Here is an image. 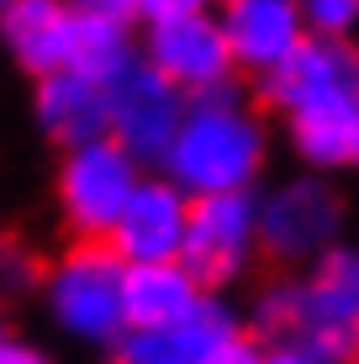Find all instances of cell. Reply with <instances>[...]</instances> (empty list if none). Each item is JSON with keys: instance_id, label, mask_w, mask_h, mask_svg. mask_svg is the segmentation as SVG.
Segmentation results:
<instances>
[{"instance_id": "6da1fadb", "label": "cell", "mask_w": 359, "mask_h": 364, "mask_svg": "<svg viewBox=\"0 0 359 364\" xmlns=\"http://www.w3.org/2000/svg\"><path fill=\"white\" fill-rule=\"evenodd\" d=\"M259 100L280 122V137L301 169H349L359 137V43L306 32L291 58L259 74Z\"/></svg>"}, {"instance_id": "7a4b0ae2", "label": "cell", "mask_w": 359, "mask_h": 364, "mask_svg": "<svg viewBox=\"0 0 359 364\" xmlns=\"http://www.w3.org/2000/svg\"><path fill=\"white\" fill-rule=\"evenodd\" d=\"M269 154H275V127L232 80L222 90L191 95V106H185L180 127L154 169L169 174L185 196L259 191Z\"/></svg>"}, {"instance_id": "3957f363", "label": "cell", "mask_w": 359, "mask_h": 364, "mask_svg": "<svg viewBox=\"0 0 359 364\" xmlns=\"http://www.w3.org/2000/svg\"><path fill=\"white\" fill-rule=\"evenodd\" d=\"M122 259L111 254L106 237H69L53 259H43L32 301L43 306L48 328L64 343L106 354L122 333H127V311H122Z\"/></svg>"}, {"instance_id": "277c9868", "label": "cell", "mask_w": 359, "mask_h": 364, "mask_svg": "<svg viewBox=\"0 0 359 364\" xmlns=\"http://www.w3.org/2000/svg\"><path fill=\"white\" fill-rule=\"evenodd\" d=\"M343 232H349V200L333 185V174L296 169L275 185H259V259L280 269H306Z\"/></svg>"}, {"instance_id": "5b68a950", "label": "cell", "mask_w": 359, "mask_h": 364, "mask_svg": "<svg viewBox=\"0 0 359 364\" xmlns=\"http://www.w3.org/2000/svg\"><path fill=\"white\" fill-rule=\"evenodd\" d=\"M296 274V328L291 338L317 364H349L359 343V243L338 237Z\"/></svg>"}, {"instance_id": "8992f818", "label": "cell", "mask_w": 359, "mask_h": 364, "mask_svg": "<svg viewBox=\"0 0 359 364\" xmlns=\"http://www.w3.org/2000/svg\"><path fill=\"white\" fill-rule=\"evenodd\" d=\"M138 180H143V164L111 132L90 137V143H74V148H58L53 211L64 222V232L69 237H106Z\"/></svg>"}, {"instance_id": "52a82bcc", "label": "cell", "mask_w": 359, "mask_h": 364, "mask_svg": "<svg viewBox=\"0 0 359 364\" xmlns=\"http://www.w3.org/2000/svg\"><path fill=\"white\" fill-rule=\"evenodd\" d=\"M180 264L201 291H232L259 264V191L191 196Z\"/></svg>"}, {"instance_id": "ba28073f", "label": "cell", "mask_w": 359, "mask_h": 364, "mask_svg": "<svg viewBox=\"0 0 359 364\" xmlns=\"http://www.w3.org/2000/svg\"><path fill=\"white\" fill-rule=\"evenodd\" d=\"M138 58H143V64H154L169 85H180L185 95H206V90H222V85L238 80V64H232V53H227L217 6L143 21Z\"/></svg>"}, {"instance_id": "9c48e42d", "label": "cell", "mask_w": 359, "mask_h": 364, "mask_svg": "<svg viewBox=\"0 0 359 364\" xmlns=\"http://www.w3.org/2000/svg\"><path fill=\"white\" fill-rule=\"evenodd\" d=\"M191 95L180 85H169L164 74L143 58H132L122 74L106 80V132L138 159L143 169H154L164 159L169 137H175Z\"/></svg>"}, {"instance_id": "30bf717a", "label": "cell", "mask_w": 359, "mask_h": 364, "mask_svg": "<svg viewBox=\"0 0 359 364\" xmlns=\"http://www.w3.org/2000/svg\"><path fill=\"white\" fill-rule=\"evenodd\" d=\"M238 333L249 328L227 291H206L201 306L169 328H127L106 348V364H212Z\"/></svg>"}, {"instance_id": "8fae6325", "label": "cell", "mask_w": 359, "mask_h": 364, "mask_svg": "<svg viewBox=\"0 0 359 364\" xmlns=\"http://www.w3.org/2000/svg\"><path fill=\"white\" fill-rule=\"evenodd\" d=\"M185 217H191V196L180 191L169 174L143 169V180L132 185L127 206L117 211L106 243L122 264H148V259H180L185 243Z\"/></svg>"}, {"instance_id": "7c38bea8", "label": "cell", "mask_w": 359, "mask_h": 364, "mask_svg": "<svg viewBox=\"0 0 359 364\" xmlns=\"http://www.w3.org/2000/svg\"><path fill=\"white\" fill-rule=\"evenodd\" d=\"M217 21L238 74H254V80L269 74L280 58H291L296 43L306 37L296 0H217Z\"/></svg>"}, {"instance_id": "4fadbf2b", "label": "cell", "mask_w": 359, "mask_h": 364, "mask_svg": "<svg viewBox=\"0 0 359 364\" xmlns=\"http://www.w3.org/2000/svg\"><path fill=\"white\" fill-rule=\"evenodd\" d=\"M74 11L80 0H11L0 11V53L27 80L69 69L74 58Z\"/></svg>"}, {"instance_id": "5bb4252c", "label": "cell", "mask_w": 359, "mask_h": 364, "mask_svg": "<svg viewBox=\"0 0 359 364\" xmlns=\"http://www.w3.org/2000/svg\"><path fill=\"white\" fill-rule=\"evenodd\" d=\"M32 127L53 148L106 137V80H90L80 69H53L32 80Z\"/></svg>"}, {"instance_id": "9a60e30c", "label": "cell", "mask_w": 359, "mask_h": 364, "mask_svg": "<svg viewBox=\"0 0 359 364\" xmlns=\"http://www.w3.org/2000/svg\"><path fill=\"white\" fill-rule=\"evenodd\" d=\"M201 285L180 259H148V264L122 269V311L127 328H169L201 306Z\"/></svg>"}, {"instance_id": "2e32d148", "label": "cell", "mask_w": 359, "mask_h": 364, "mask_svg": "<svg viewBox=\"0 0 359 364\" xmlns=\"http://www.w3.org/2000/svg\"><path fill=\"white\" fill-rule=\"evenodd\" d=\"M138 58V21L122 11L80 6L74 11V58L69 69L90 74V80H111Z\"/></svg>"}, {"instance_id": "e0dca14e", "label": "cell", "mask_w": 359, "mask_h": 364, "mask_svg": "<svg viewBox=\"0 0 359 364\" xmlns=\"http://www.w3.org/2000/svg\"><path fill=\"white\" fill-rule=\"evenodd\" d=\"M243 328H249L259 343H264V338H291V328H296V274L291 269L254 291L249 311H243Z\"/></svg>"}, {"instance_id": "ac0fdd59", "label": "cell", "mask_w": 359, "mask_h": 364, "mask_svg": "<svg viewBox=\"0 0 359 364\" xmlns=\"http://www.w3.org/2000/svg\"><path fill=\"white\" fill-rule=\"evenodd\" d=\"M37 274H43V259H37L16 232L0 228V306L27 301L37 291Z\"/></svg>"}, {"instance_id": "d6986e66", "label": "cell", "mask_w": 359, "mask_h": 364, "mask_svg": "<svg viewBox=\"0 0 359 364\" xmlns=\"http://www.w3.org/2000/svg\"><path fill=\"white\" fill-rule=\"evenodd\" d=\"M306 32L317 37H359V0H296Z\"/></svg>"}, {"instance_id": "ffe728a7", "label": "cell", "mask_w": 359, "mask_h": 364, "mask_svg": "<svg viewBox=\"0 0 359 364\" xmlns=\"http://www.w3.org/2000/svg\"><path fill=\"white\" fill-rule=\"evenodd\" d=\"M0 364H58V354L48 343H37V338L11 333L6 343H0Z\"/></svg>"}, {"instance_id": "44dd1931", "label": "cell", "mask_w": 359, "mask_h": 364, "mask_svg": "<svg viewBox=\"0 0 359 364\" xmlns=\"http://www.w3.org/2000/svg\"><path fill=\"white\" fill-rule=\"evenodd\" d=\"M259 364H317L296 338H264L259 343Z\"/></svg>"}, {"instance_id": "7402d4cb", "label": "cell", "mask_w": 359, "mask_h": 364, "mask_svg": "<svg viewBox=\"0 0 359 364\" xmlns=\"http://www.w3.org/2000/svg\"><path fill=\"white\" fill-rule=\"evenodd\" d=\"M217 0H143L138 6V21H159V16H180V11H206Z\"/></svg>"}, {"instance_id": "603a6c76", "label": "cell", "mask_w": 359, "mask_h": 364, "mask_svg": "<svg viewBox=\"0 0 359 364\" xmlns=\"http://www.w3.org/2000/svg\"><path fill=\"white\" fill-rule=\"evenodd\" d=\"M212 364H259V338H254V333H238Z\"/></svg>"}, {"instance_id": "cb8c5ba5", "label": "cell", "mask_w": 359, "mask_h": 364, "mask_svg": "<svg viewBox=\"0 0 359 364\" xmlns=\"http://www.w3.org/2000/svg\"><path fill=\"white\" fill-rule=\"evenodd\" d=\"M80 6H101V11H122V16H132V21H138V6H143V0H80Z\"/></svg>"}, {"instance_id": "d4e9b609", "label": "cell", "mask_w": 359, "mask_h": 364, "mask_svg": "<svg viewBox=\"0 0 359 364\" xmlns=\"http://www.w3.org/2000/svg\"><path fill=\"white\" fill-rule=\"evenodd\" d=\"M11 333H16V322H11V306H0V343H6Z\"/></svg>"}, {"instance_id": "484cf974", "label": "cell", "mask_w": 359, "mask_h": 364, "mask_svg": "<svg viewBox=\"0 0 359 364\" xmlns=\"http://www.w3.org/2000/svg\"><path fill=\"white\" fill-rule=\"evenodd\" d=\"M349 169H359V137H354V154H349Z\"/></svg>"}, {"instance_id": "4316f807", "label": "cell", "mask_w": 359, "mask_h": 364, "mask_svg": "<svg viewBox=\"0 0 359 364\" xmlns=\"http://www.w3.org/2000/svg\"><path fill=\"white\" fill-rule=\"evenodd\" d=\"M349 364H359V343H354V359H349Z\"/></svg>"}, {"instance_id": "83f0119b", "label": "cell", "mask_w": 359, "mask_h": 364, "mask_svg": "<svg viewBox=\"0 0 359 364\" xmlns=\"http://www.w3.org/2000/svg\"><path fill=\"white\" fill-rule=\"evenodd\" d=\"M6 6H11V0H0V11H6Z\"/></svg>"}]
</instances>
